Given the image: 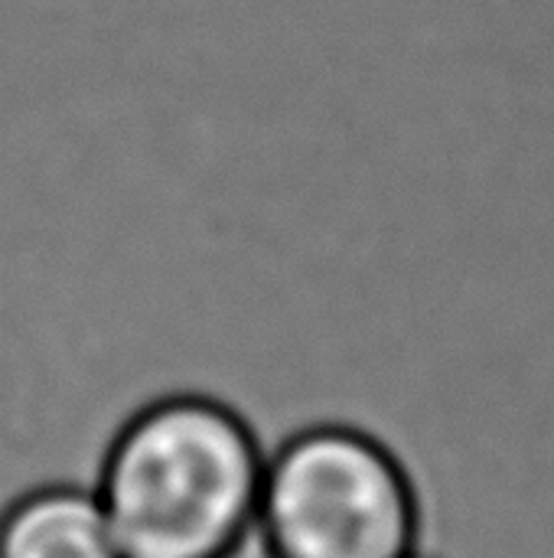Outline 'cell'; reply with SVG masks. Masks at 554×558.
<instances>
[{
  "mask_svg": "<svg viewBox=\"0 0 554 558\" xmlns=\"http://www.w3.org/2000/svg\"><path fill=\"white\" fill-rule=\"evenodd\" d=\"M255 539L264 558H421V517L382 441L317 425L268 454Z\"/></svg>",
  "mask_w": 554,
  "mask_h": 558,
  "instance_id": "cell-2",
  "label": "cell"
},
{
  "mask_svg": "<svg viewBox=\"0 0 554 558\" xmlns=\"http://www.w3.org/2000/svg\"><path fill=\"white\" fill-rule=\"evenodd\" d=\"M0 558H121L95 487L46 477L0 510Z\"/></svg>",
  "mask_w": 554,
  "mask_h": 558,
  "instance_id": "cell-3",
  "label": "cell"
},
{
  "mask_svg": "<svg viewBox=\"0 0 554 558\" xmlns=\"http://www.w3.org/2000/svg\"><path fill=\"white\" fill-rule=\"evenodd\" d=\"M268 454L202 396H167L108 441L95 494L121 558H235L258 526Z\"/></svg>",
  "mask_w": 554,
  "mask_h": 558,
  "instance_id": "cell-1",
  "label": "cell"
}]
</instances>
